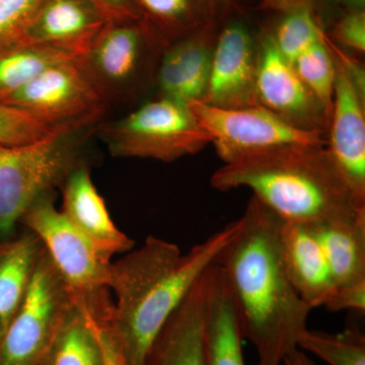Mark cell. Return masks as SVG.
<instances>
[{
	"label": "cell",
	"instance_id": "6da1fadb",
	"mask_svg": "<svg viewBox=\"0 0 365 365\" xmlns=\"http://www.w3.org/2000/svg\"><path fill=\"white\" fill-rule=\"evenodd\" d=\"M237 235L216 257L225 276L244 339L258 365H281L299 349L312 309L288 277L280 230L283 220L252 196Z\"/></svg>",
	"mask_w": 365,
	"mask_h": 365
},
{
	"label": "cell",
	"instance_id": "7a4b0ae2",
	"mask_svg": "<svg viewBox=\"0 0 365 365\" xmlns=\"http://www.w3.org/2000/svg\"><path fill=\"white\" fill-rule=\"evenodd\" d=\"M241 218L182 254L176 244L146 237L140 248L112 262L113 328L129 365H144L168 319L237 235Z\"/></svg>",
	"mask_w": 365,
	"mask_h": 365
},
{
	"label": "cell",
	"instance_id": "3957f363",
	"mask_svg": "<svg viewBox=\"0 0 365 365\" xmlns=\"http://www.w3.org/2000/svg\"><path fill=\"white\" fill-rule=\"evenodd\" d=\"M210 182L222 192L251 189L287 222L365 220V203L353 193L327 146H284L250 155L225 163Z\"/></svg>",
	"mask_w": 365,
	"mask_h": 365
},
{
	"label": "cell",
	"instance_id": "277c9868",
	"mask_svg": "<svg viewBox=\"0 0 365 365\" xmlns=\"http://www.w3.org/2000/svg\"><path fill=\"white\" fill-rule=\"evenodd\" d=\"M103 120L53 127L32 143L0 144V242L13 239L26 209L61 189L69 175L86 163V144Z\"/></svg>",
	"mask_w": 365,
	"mask_h": 365
},
{
	"label": "cell",
	"instance_id": "5b68a950",
	"mask_svg": "<svg viewBox=\"0 0 365 365\" xmlns=\"http://www.w3.org/2000/svg\"><path fill=\"white\" fill-rule=\"evenodd\" d=\"M165 43L145 21H108L78 66L108 106L133 102L155 86Z\"/></svg>",
	"mask_w": 365,
	"mask_h": 365
},
{
	"label": "cell",
	"instance_id": "8992f818",
	"mask_svg": "<svg viewBox=\"0 0 365 365\" xmlns=\"http://www.w3.org/2000/svg\"><path fill=\"white\" fill-rule=\"evenodd\" d=\"M96 136L112 157L163 163L195 155L211 143L188 105L160 97L120 119L103 120Z\"/></svg>",
	"mask_w": 365,
	"mask_h": 365
},
{
	"label": "cell",
	"instance_id": "52a82bcc",
	"mask_svg": "<svg viewBox=\"0 0 365 365\" xmlns=\"http://www.w3.org/2000/svg\"><path fill=\"white\" fill-rule=\"evenodd\" d=\"M259 29L260 18L253 0H228L218 7L212 66L201 103L225 109L259 106Z\"/></svg>",
	"mask_w": 365,
	"mask_h": 365
},
{
	"label": "cell",
	"instance_id": "ba28073f",
	"mask_svg": "<svg viewBox=\"0 0 365 365\" xmlns=\"http://www.w3.org/2000/svg\"><path fill=\"white\" fill-rule=\"evenodd\" d=\"M74 306L71 290L42 249L28 292L0 343V365H40Z\"/></svg>",
	"mask_w": 365,
	"mask_h": 365
},
{
	"label": "cell",
	"instance_id": "9c48e42d",
	"mask_svg": "<svg viewBox=\"0 0 365 365\" xmlns=\"http://www.w3.org/2000/svg\"><path fill=\"white\" fill-rule=\"evenodd\" d=\"M56 192L40 197L19 225L37 235L73 297L109 287L112 257L103 253L55 205Z\"/></svg>",
	"mask_w": 365,
	"mask_h": 365
},
{
	"label": "cell",
	"instance_id": "30bf717a",
	"mask_svg": "<svg viewBox=\"0 0 365 365\" xmlns=\"http://www.w3.org/2000/svg\"><path fill=\"white\" fill-rule=\"evenodd\" d=\"M188 106L225 163L284 146H327V132L300 130L261 106L241 109L201 102Z\"/></svg>",
	"mask_w": 365,
	"mask_h": 365
},
{
	"label": "cell",
	"instance_id": "8fae6325",
	"mask_svg": "<svg viewBox=\"0 0 365 365\" xmlns=\"http://www.w3.org/2000/svg\"><path fill=\"white\" fill-rule=\"evenodd\" d=\"M0 103L51 128L104 118L109 109L76 60L48 67L20 90L0 98Z\"/></svg>",
	"mask_w": 365,
	"mask_h": 365
},
{
	"label": "cell",
	"instance_id": "7c38bea8",
	"mask_svg": "<svg viewBox=\"0 0 365 365\" xmlns=\"http://www.w3.org/2000/svg\"><path fill=\"white\" fill-rule=\"evenodd\" d=\"M258 48V105L300 130L328 133L330 110L302 81L261 23Z\"/></svg>",
	"mask_w": 365,
	"mask_h": 365
},
{
	"label": "cell",
	"instance_id": "4fadbf2b",
	"mask_svg": "<svg viewBox=\"0 0 365 365\" xmlns=\"http://www.w3.org/2000/svg\"><path fill=\"white\" fill-rule=\"evenodd\" d=\"M334 58L336 78L327 150L353 193L365 203V93L354 85L342 62L335 55Z\"/></svg>",
	"mask_w": 365,
	"mask_h": 365
},
{
	"label": "cell",
	"instance_id": "5bb4252c",
	"mask_svg": "<svg viewBox=\"0 0 365 365\" xmlns=\"http://www.w3.org/2000/svg\"><path fill=\"white\" fill-rule=\"evenodd\" d=\"M217 35V16L202 28L165 46L155 73L157 97L182 104L202 102Z\"/></svg>",
	"mask_w": 365,
	"mask_h": 365
},
{
	"label": "cell",
	"instance_id": "9a60e30c",
	"mask_svg": "<svg viewBox=\"0 0 365 365\" xmlns=\"http://www.w3.org/2000/svg\"><path fill=\"white\" fill-rule=\"evenodd\" d=\"M107 23L90 0H47L23 43L55 48L78 60Z\"/></svg>",
	"mask_w": 365,
	"mask_h": 365
},
{
	"label": "cell",
	"instance_id": "2e32d148",
	"mask_svg": "<svg viewBox=\"0 0 365 365\" xmlns=\"http://www.w3.org/2000/svg\"><path fill=\"white\" fill-rule=\"evenodd\" d=\"M62 212L86 239L113 258L134 248V241L113 222L103 197L98 193L88 163L79 165L60 189Z\"/></svg>",
	"mask_w": 365,
	"mask_h": 365
},
{
	"label": "cell",
	"instance_id": "e0dca14e",
	"mask_svg": "<svg viewBox=\"0 0 365 365\" xmlns=\"http://www.w3.org/2000/svg\"><path fill=\"white\" fill-rule=\"evenodd\" d=\"M202 332L205 365H245L234 297L225 271L215 262L206 272Z\"/></svg>",
	"mask_w": 365,
	"mask_h": 365
},
{
	"label": "cell",
	"instance_id": "ac0fdd59",
	"mask_svg": "<svg viewBox=\"0 0 365 365\" xmlns=\"http://www.w3.org/2000/svg\"><path fill=\"white\" fill-rule=\"evenodd\" d=\"M280 239L285 269L300 299L312 309L325 306L334 282L325 254L311 227L283 220Z\"/></svg>",
	"mask_w": 365,
	"mask_h": 365
},
{
	"label": "cell",
	"instance_id": "d6986e66",
	"mask_svg": "<svg viewBox=\"0 0 365 365\" xmlns=\"http://www.w3.org/2000/svg\"><path fill=\"white\" fill-rule=\"evenodd\" d=\"M206 272L168 319L144 365H205L203 309Z\"/></svg>",
	"mask_w": 365,
	"mask_h": 365
},
{
	"label": "cell",
	"instance_id": "ffe728a7",
	"mask_svg": "<svg viewBox=\"0 0 365 365\" xmlns=\"http://www.w3.org/2000/svg\"><path fill=\"white\" fill-rule=\"evenodd\" d=\"M316 235L334 282V288L365 282V220L309 225Z\"/></svg>",
	"mask_w": 365,
	"mask_h": 365
},
{
	"label": "cell",
	"instance_id": "44dd1931",
	"mask_svg": "<svg viewBox=\"0 0 365 365\" xmlns=\"http://www.w3.org/2000/svg\"><path fill=\"white\" fill-rule=\"evenodd\" d=\"M42 249L37 235L26 230L0 256V343L25 299Z\"/></svg>",
	"mask_w": 365,
	"mask_h": 365
},
{
	"label": "cell",
	"instance_id": "7402d4cb",
	"mask_svg": "<svg viewBox=\"0 0 365 365\" xmlns=\"http://www.w3.org/2000/svg\"><path fill=\"white\" fill-rule=\"evenodd\" d=\"M145 21L165 45L202 28L217 16L215 0H134Z\"/></svg>",
	"mask_w": 365,
	"mask_h": 365
},
{
	"label": "cell",
	"instance_id": "603a6c76",
	"mask_svg": "<svg viewBox=\"0 0 365 365\" xmlns=\"http://www.w3.org/2000/svg\"><path fill=\"white\" fill-rule=\"evenodd\" d=\"M67 60L78 61L68 53L32 43L0 52V98L20 90L48 67Z\"/></svg>",
	"mask_w": 365,
	"mask_h": 365
},
{
	"label": "cell",
	"instance_id": "cb8c5ba5",
	"mask_svg": "<svg viewBox=\"0 0 365 365\" xmlns=\"http://www.w3.org/2000/svg\"><path fill=\"white\" fill-rule=\"evenodd\" d=\"M40 365H102L95 335L76 304Z\"/></svg>",
	"mask_w": 365,
	"mask_h": 365
},
{
	"label": "cell",
	"instance_id": "d4e9b609",
	"mask_svg": "<svg viewBox=\"0 0 365 365\" xmlns=\"http://www.w3.org/2000/svg\"><path fill=\"white\" fill-rule=\"evenodd\" d=\"M299 348L329 365H365V336L357 327L337 334L307 329L300 335Z\"/></svg>",
	"mask_w": 365,
	"mask_h": 365
},
{
	"label": "cell",
	"instance_id": "484cf974",
	"mask_svg": "<svg viewBox=\"0 0 365 365\" xmlns=\"http://www.w3.org/2000/svg\"><path fill=\"white\" fill-rule=\"evenodd\" d=\"M85 314L98 349L102 365H129L111 321L113 299L108 288H102L73 300Z\"/></svg>",
	"mask_w": 365,
	"mask_h": 365
},
{
	"label": "cell",
	"instance_id": "4316f807",
	"mask_svg": "<svg viewBox=\"0 0 365 365\" xmlns=\"http://www.w3.org/2000/svg\"><path fill=\"white\" fill-rule=\"evenodd\" d=\"M292 66L307 88L332 112L336 64L328 37L324 36L307 48Z\"/></svg>",
	"mask_w": 365,
	"mask_h": 365
},
{
	"label": "cell",
	"instance_id": "83f0119b",
	"mask_svg": "<svg viewBox=\"0 0 365 365\" xmlns=\"http://www.w3.org/2000/svg\"><path fill=\"white\" fill-rule=\"evenodd\" d=\"M47 0H0V52L23 43Z\"/></svg>",
	"mask_w": 365,
	"mask_h": 365
},
{
	"label": "cell",
	"instance_id": "f1b7e54d",
	"mask_svg": "<svg viewBox=\"0 0 365 365\" xmlns=\"http://www.w3.org/2000/svg\"><path fill=\"white\" fill-rule=\"evenodd\" d=\"M328 39L345 52L364 56L365 52V11H338L327 23Z\"/></svg>",
	"mask_w": 365,
	"mask_h": 365
},
{
	"label": "cell",
	"instance_id": "f546056e",
	"mask_svg": "<svg viewBox=\"0 0 365 365\" xmlns=\"http://www.w3.org/2000/svg\"><path fill=\"white\" fill-rule=\"evenodd\" d=\"M51 129L25 113L0 103V144L18 145L32 143Z\"/></svg>",
	"mask_w": 365,
	"mask_h": 365
},
{
	"label": "cell",
	"instance_id": "4dcf8cb0",
	"mask_svg": "<svg viewBox=\"0 0 365 365\" xmlns=\"http://www.w3.org/2000/svg\"><path fill=\"white\" fill-rule=\"evenodd\" d=\"M329 312H341L353 309L357 313H365V282L334 288L330 299L325 306Z\"/></svg>",
	"mask_w": 365,
	"mask_h": 365
},
{
	"label": "cell",
	"instance_id": "1f68e13d",
	"mask_svg": "<svg viewBox=\"0 0 365 365\" xmlns=\"http://www.w3.org/2000/svg\"><path fill=\"white\" fill-rule=\"evenodd\" d=\"M107 21L122 23L141 20L134 0H90Z\"/></svg>",
	"mask_w": 365,
	"mask_h": 365
},
{
	"label": "cell",
	"instance_id": "d6a6232c",
	"mask_svg": "<svg viewBox=\"0 0 365 365\" xmlns=\"http://www.w3.org/2000/svg\"><path fill=\"white\" fill-rule=\"evenodd\" d=\"M340 0H313L324 29L331 19L338 13V4Z\"/></svg>",
	"mask_w": 365,
	"mask_h": 365
},
{
	"label": "cell",
	"instance_id": "836d02e7",
	"mask_svg": "<svg viewBox=\"0 0 365 365\" xmlns=\"http://www.w3.org/2000/svg\"><path fill=\"white\" fill-rule=\"evenodd\" d=\"M284 365H316L314 361L309 359V356L302 351V350L299 349L295 350V351L290 353L288 356L285 357V359L283 360V364Z\"/></svg>",
	"mask_w": 365,
	"mask_h": 365
},
{
	"label": "cell",
	"instance_id": "e575fe53",
	"mask_svg": "<svg viewBox=\"0 0 365 365\" xmlns=\"http://www.w3.org/2000/svg\"><path fill=\"white\" fill-rule=\"evenodd\" d=\"M365 0H340L338 11H364Z\"/></svg>",
	"mask_w": 365,
	"mask_h": 365
},
{
	"label": "cell",
	"instance_id": "d590c367",
	"mask_svg": "<svg viewBox=\"0 0 365 365\" xmlns=\"http://www.w3.org/2000/svg\"><path fill=\"white\" fill-rule=\"evenodd\" d=\"M14 239V237H13ZM11 239V240H13ZM11 240L6 242H0V256L6 251V249L9 248V244H11Z\"/></svg>",
	"mask_w": 365,
	"mask_h": 365
},
{
	"label": "cell",
	"instance_id": "8d00e7d4",
	"mask_svg": "<svg viewBox=\"0 0 365 365\" xmlns=\"http://www.w3.org/2000/svg\"><path fill=\"white\" fill-rule=\"evenodd\" d=\"M216 4L217 6H223V4H227V0H215Z\"/></svg>",
	"mask_w": 365,
	"mask_h": 365
}]
</instances>
